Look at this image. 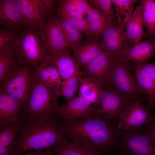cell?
Wrapping results in <instances>:
<instances>
[{
  "instance_id": "obj_18",
  "label": "cell",
  "mask_w": 155,
  "mask_h": 155,
  "mask_svg": "<svg viewBox=\"0 0 155 155\" xmlns=\"http://www.w3.org/2000/svg\"><path fill=\"white\" fill-rule=\"evenodd\" d=\"M154 54L155 39L148 38L129 48L118 57L135 65H140L148 63Z\"/></svg>"
},
{
  "instance_id": "obj_32",
  "label": "cell",
  "mask_w": 155,
  "mask_h": 155,
  "mask_svg": "<svg viewBox=\"0 0 155 155\" xmlns=\"http://www.w3.org/2000/svg\"><path fill=\"white\" fill-rule=\"evenodd\" d=\"M19 38L10 30L6 28L0 29V52L13 49Z\"/></svg>"
},
{
  "instance_id": "obj_38",
  "label": "cell",
  "mask_w": 155,
  "mask_h": 155,
  "mask_svg": "<svg viewBox=\"0 0 155 155\" xmlns=\"http://www.w3.org/2000/svg\"><path fill=\"white\" fill-rule=\"evenodd\" d=\"M144 129L155 140V119L145 126Z\"/></svg>"
},
{
  "instance_id": "obj_3",
  "label": "cell",
  "mask_w": 155,
  "mask_h": 155,
  "mask_svg": "<svg viewBox=\"0 0 155 155\" xmlns=\"http://www.w3.org/2000/svg\"><path fill=\"white\" fill-rule=\"evenodd\" d=\"M60 96L57 86L47 84L33 73L29 99L22 119L25 121L56 116Z\"/></svg>"
},
{
  "instance_id": "obj_35",
  "label": "cell",
  "mask_w": 155,
  "mask_h": 155,
  "mask_svg": "<svg viewBox=\"0 0 155 155\" xmlns=\"http://www.w3.org/2000/svg\"><path fill=\"white\" fill-rule=\"evenodd\" d=\"M35 69L36 75L42 82L49 85L50 76L48 71L44 64Z\"/></svg>"
},
{
  "instance_id": "obj_33",
  "label": "cell",
  "mask_w": 155,
  "mask_h": 155,
  "mask_svg": "<svg viewBox=\"0 0 155 155\" xmlns=\"http://www.w3.org/2000/svg\"><path fill=\"white\" fill-rule=\"evenodd\" d=\"M47 68L50 76L49 85L55 86L59 88L62 81L60 73L56 67L53 65L44 64Z\"/></svg>"
},
{
  "instance_id": "obj_40",
  "label": "cell",
  "mask_w": 155,
  "mask_h": 155,
  "mask_svg": "<svg viewBox=\"0 0 155 155\" xmlns=\"http://www.w3.org/2000/svg\"><path fill=\"white\" fill-rule=\"evenodd\" d=\"M151 113L154 116V119H155V106L154 108L151 110Z\"/></svg>"
},
{
  "instance_id": "obj_24",
  "label": "cell",
  "mask_w": 155,
  "mask_h": 155,
  "mask_svg": "<svg viewBox=\"0 0 155 155\" xmlns=\"http://www.w3.org/2000/svg\"><path fill=\"white\" fill-rule=\"evenodd\" d=\"M85 15L84 18L91 37L100 38L108 24L106 19L99 10L93 7Z\"/></svg>"
},
{
  "instance_id": "obj_19",
  "label": "cell",
  "mask_w": 155,
  "mask_h": 155,
  "mask_svg": "<svg viewBox=\"0 0 155 155\" xmlns=\"http://www.w3.org/2000/svg\"><path fill=\"white\" fill-rule=\"evenodd\" d=\"M144 25L141 8L138 4L126 23L123 32L124 37L131 47L140 42L148 35L144 30Z\"/></svg>"
},
{
  "instance_id": "obj_41",
  "label": "cell",
  "mask_w": 155,
  "mask_h": 155,
  "mask_svg": "<svg viewBox=\"0 0 155 155\" xmlns=\"http://www.w3.org/2000/svg\"><path fill=\"white\" fill-rule=\"evenodd\" d=\"M24 155H36V154L35 152L34 153H32L30 152Z\"/></svg>"
},
{
  "instance_id": "obj_8",
  "label": "cell",
  "mask_w": 155,
  "mask_h": 155,
  "mask_svg": "<svg viewBox=\"0 0 155 155\" xmlns=\"http://www.w3.org/2000/svg\"><path fill=\"white\" fill-rule=\"evenodd\" d=\"M120 131L118 152L123 155H155V140L144 129Z\"/></svg>"
},
{
  "instance_id": "obj_23",
  "label": "cell",
  "mask_w": 155,
  "mask_h": 155,
  "mask_svg": "<svg viewBox=\"0 0 155 155\" xmlns=\"http://www.w3.org/2000/svg\"><path fill=\"white\" fill-rule=\"evenodd\" d=\"M79 89L78 96L84 97L94 104L99 101L103 86L94 80L84 77L81 79Z\"/></svg>"
},
{
  "instance_id": "obj_2",
  "label": "cell",
  "mask_w": 155,
  "mask_h": 155,
  "mask_svg": "<svg viewBox=\"0 0 155 155\" xmlns=\"http://www.w3.org/2000/svg\"><path fill=\"white\" fill-rule=\"evenodd\" d=\"M56 117L23 121L16 142L14 155H22L32 150L48 149L68 141Z\"/></svg>"
},
{
  "instance_id": "obj_1",
  "label": "cell",
  "mask_w": 155,
  "mask_h": 155,
  "mask_svg": "<svg viewBox=\"0 0 155 155\" xmlns=\"http://www.w3.org/2000/svg\"><path fill=\"white\" fill-rule=\"evenodd\" d=\"M62 132L72 142L88 148L106 151L117 148L120 131L114 122L103 118L91 117L61 122Z\"/></svg>"
},
{
  "instance_id": "obj_13",
  "label": "cell",
  "mask_w": 155,
  "mask_h": 155,
  "mask_svg": "<svg viewBox=\"0 0 155 155\" xmlns=\"http://www.w3.org/2000/svg\"><path fill=\"white\" fill-rule=\"evenodd\" d=\"M40 30L47 54L51 56L66 49L67 44L57 18L50 17Z\"/></svg>"
},
{
  "instance_id": "obj_9",
  "label": "cell",
  "mask_w": 155,
  "mask_h": 155,
  "mask_svg": "<svg viewBox=\"0 0 155 155\" xmlns=\"http://www.w3.org/2000/svg\"><path fill=\"white\" fill-rule=\"evenodd\" d=\"M142 100L133 101L126 110L116 125L120 131H130L142 129L143 126L154 118L142 103Z\"/></svg>"
},
{
  "instance_id": "obj_21",
  "label": "cell",
  "mask_w": 155,
  "mask_h": 155,
  "mask_svg": "<svg viewBox=\"0 0 155 155\" xmlns=\"http://www.w3.org/2000/svg\"><path fill=\"white\" fill-rule=\"evenodd\" d=\"M0 24L15 28L26 24L22 13L16 0H0Z\"/></svg>"
},
{
  "instance_id": "obj_22",
  "label": "cell",
  "mask_w": 155,
  "mask_h": 155,
  "mask_svg": "<svg viewBox=\"0 0 155 155\" xmlns=\"http://www.w3.org/2000/svg\"><path fill=\"white\" fill-rule=\"evenodd\" d=\"M24 124L20 119L12 124H0V155H14L16 137Z\"/></svg>"
},
{
  "instance_id": "obj_17",
  "label": "cell",
  "mask_w": 155,
  "mask_h": 155,
  "mask_svg": "<svg viewBox=\"0 0 155 155\" xmlns=\"http://www.w3.org/2000/svg\"><path fill=\"white\" fill-rule=\"evenodd\" d=\"M45 63L55 66L62 80L75 76L83 75V71L80 69L73 56L67 49L53 55L48 56Z\"/></svg>"
},
{
  "instance_id": "obj_25",
  "label": "cell",
  "mask_w": 155,
  "mask_h": 155,
  "mask_svg": "<svg viewBox=\"0 0 155 155\" xmlns=\"http://www.w3.org/2000/svg\"><path fill=\"white\" fill-rule=\"evenodd\" d=\"M48 149L54 155H100L97 151L68 141Z\"/></svg>"
},
{
  "instance_id": "obj_11",
  "label": "cell",
  "mask_w": 155,
  "mask_h": 155,
  "mask_svg": "<svg viewBox=\"0 0 155 155\" xmlns=\"http://www.w3.org/2000/svg\"><path fill=\"white\" fill-rule=\"evenodd\" d=\"M25 20L26 26L41 30L46 23L50 13L40 0H16Z\"/></svg>"
},
{
  "instance_id": "obj_30",
  "label": "cell",
  "mask_w": 155,
  "mask_h": 155,
  "mask_svg": "<svg viewBox=\"0 0 155 155\" xmlns=\"http://www.w3.org/2000/svg\"><path fill=\"white\" fill-rule=\"evenodd\" d=\"M92 7L99 10L106 19L108 24L118 26L112 8L111 0H88Z\"/></svg>"
},
{
  "instance_id": "obj_34",
  "label": "cell",
  "mask_w": 155,
  "mask_h": 155,
  "mask_svg": "<svg viewBox=\"0 0 155 155\" xmlns=\"http://www.w3.org/2000/svg\"><path fill=\"white\" fill-rule=\"evenodd\" d=\"M70 1L75 6L76 11L84 16L85 15L86 13L92 8L88 0H70Z\"/></svg>"
},
{
  "instance_id": "obj_42",
  "label": "cell",
  "mask_w": 155,
  "mask_h": 155,
  "mask_svg": "<svg viewBox=\"0 0 155 155\" xmlns=\"http://www.w3.org/2000/svg\"><path fill=\"white\" fill-rule=\"evenodd\" d=\"M114 155H123L122 154L118 152L117 153L115 154Z\"/></svg>"
},
{
  "instance_id": "obj_15",
  "label": "cell",
  "mask_w": 155,
  "mask_h": 155,
  "mask_svg": "<svg viewBox=\"0 0 155 155\" xmlns=\"http://www.w3.org/2000/svg\"><path fill=\"white\" fill-rule=\"evenodd\" d=\"M92 111V104L84 97L78 96L59 106L57 116L64 121L81 120L91 117Z\"/></svg>"
},
{
  "instance_id": "obj_5",
  "label": "cell",
  "mask_w": 155,
  "mask_h": 155,
  "mask_svg": "<svg viewBox=\"0 0 155 155\" xmlns=\"http://www.w3.org/2000/svg\"><path fill=\"white\" fill-rule=\"evenodd\" d=\"M28 64L17 62L0 82L1 90L18 101L24 108L28 101L33 74Z\"/></svg>"
},
{
  "instance_id": "obj_16",
  "label": "cell",
  "mask_w": 155,
  "mask_h": 155,
  "mask_svg": "<svg viewBox=\"0 0 155 155\" xmlns=\"http://www.w3.org/2000/svg\"><path fill=\"white\" fill-rule=\"evenodd\" d=\"M124 31L118 26L108 24L102 34L105 51L115 59L131 47L124 37Z\"/></svg>"
},
{
  "instance_id": "obj_27",
  "label": "cell",
  "mask_w": 155,
  "mask_h": 155,
  "mask_svg": "<svg viewBox=\"0 0 155 155\" xmlns=\"http://www.w3.org/2000/svg\"><path fill=\"white\" fill-rule=\"evenodd\" d=\"M140 6L144 25L151 39L155 37V0H142Z\"/></svg>"
},
{
  "instance_id": "obj_10",
  "label": "cell",
  "mask_w": 155,
  "mask_h": 155,
  "mask_svg": "<svg viewBox=\"0 0 155 155\" xmlns=\"http://www.w3.org/2000/svg\"><path fill=\"white\" fill-rule=\"evenodd\" d=\"M129 66L140 89L147 96L148 104L146 107L149 112L155 106V63L140 65L129 63Z\"/></svg>"
},
{
  "instance_id": "obj_28",
  "label": "cell",
  "mask_w": 155,
  "mask_h": 155,
  "mask_svg": "<svg viewBox=\"0 0 155 155\" xmlns=\"http://www.w3.org/2000/svg\"><path fill=\"white\" fill-rule=\"evenodd\" d=\"M116 11L119 27L124 30L126 23L133 13L135 0H111Z\"/></svg>"
},
{
  "instance_id": "obj_14",
  "label": "cell",
  "mask_w": 155,
  "mask_h": 155,
  "mask_svg": "<svg viewBox=\"0 0 155 155\" xmlns=\"http://www.w3.org/2000/svg\"><path fill=\"white\" fill-rule=\"evenodd\" d=\"M73 57L79 68L84 69L95 58L105 51L102 39L87 38L73 49Z\"/></svg>"
},
{
  "instance_id": "obj_37",
  "label": "cell",
  "mask_w": 155,
  "mask_h": 155,
  "mask_svg": "<svg viewBox=\"0 0 155 155\" xmlns=\"http://www.w3.org/2000/svg\"><path fill=\"white\" fill-rule=\"evenodd\" d=\"M44 8L51 14L55 8V1L52 0H40Z\"/></svg>"
},
{
  "instance_id": "obj_39",
  "label": "cell",
  "mask_w": 155,
  "mask_h": 155,
  "mask_svg": "<svg viewBox=\"0 0 155 155\" xmlns=\"http://www.w3.org/2000/svg\"><path fill=\"white\" fill-rule=\"evenodd\" d=\"M36 155H54L53 153L49 149L45 150H37L35 152Z\"/></svg>"
},
{
  "instance_id": "obj_12",
  "label": "cell",
  "mask_w": 155,
  "mask_h": 155,
  "mask_svg": "<svg viewBox=\"0 0 155 155\" xmlns=\"http://www.w3.org/2000/svg\"><path fill=\"white\" fill-rule=\"evenodd\" d=\"M115 59L104 51L95 58L84 69L83 75L91 78L103 86L110 80Z\"/></svg>"
},
{
  "instance_id": "obj_29",
  "label": "cell",
  "mask_w": 155,
  "mask_h": 155,
  "mask_svg": "<svg viewBox=\"0 0 155 155\" xmlns=\"http://www.w3.org/2000/svg\"><path fill=\"white\" fill-rule=\"evenodd\" d=\"M82 78V76L77 75L62 80L59 88L60 95L67 102L74 98Z\"/></svg>"
},
{
  "instance_id": "obj_26",
  "label": "cell",
  "mask_w": 155,
  "mask_h": 155,
  "mask_svg": "<svg viewBox=\"0 0 155 155\" xmlns=\"http://www.w3.org/2000/svg\"><path fill=\"white\" fill-rule=\"evenodd\" d=\"M59 23L66 42L67 46L73 49L80 42L82 35L81 31L68 20L59 16Z\"/></svg>"
},
{
  "instance_id": "obj_6",
  "label": "cell",
  "mask_w": 155,
  "mask_h": 155,
  "mask_svg": "<svg viewBox=\"0 0 155 155\" xmlns=\"http://www.w3.org/2000/svg\"><path fill=\"white\" fill-rule=\"evenodd\" d=\"M133 101L117 92L108 84L103 87L98 102L92 104L91 117L106 119L116 124Z\"/></svg>"
},
{
  "instance_id": "obj_20",
  "label": "cell",
  "mask_w": 155,
  "mask_h": 155,
  "mask_svg": "<svg viewBox=\"0 0 155 155\" xmlns=\"http://www.w3.org/2000/svg\"><path fill=\"white\" fill-rule=\"evenodd\" d=\"M24 108L19 102L0 90V124H11L22 119Z\"/></svg>"
},
{
  "instance_id": "obj_4",
  "label": "cell",
  "mask_w": 155,
  "mask_h": 155,
  "mask_svg": "<svg viewBox=\"0 0 155 155\" xmlns=\"http://www.w3.org/2000/svg\"><path fill=\"white\" fill-rule=\"evenodd\" d=\"M26 26L15 44L14 52L18 62L28 63L36 69L45 63L49 55L40 30Z\"/></svg>"
},
{
  "instance_id": "obj_7",
  "label": "cell",
  "mask_w": 155,
  "mask_h": 155,
  "mask_svg": "<svg viewBox=\"0 0 155 155\" xmlns=\"http://www.w3.org/2000/svg\"><path fill=\"white\" fill-rule=\"evenodd\" d=\"M129 62L115 59L109 84L116 92L133 101L145 98L134 75L131 72Z\"/></svg>"
},
{
  "instance_id": "obj_36",
  "label": "cell",
  "mask_w": 155,
  "mask_h": 155,
  "mask_svg": "<svg viewBox=\"0 0 155 155\" xmlns=\"http://www.w3.org/2000/svg\"><path fill=\"white\" fill-rule=\"evenodd\" d=\"M58 3V9L68 11H76L75 6L70 0L59 1Z\"/></svg>"
},
{
  "instance_id": "obj_31",
  "label": "cell",
  "mask_w": 155,
  "mask_h": 155,
  "mask_svg": "<svg viewBox=\"0 0 155 155\" xmlns=\"http://www.w3.org/2000/svg\"><path fill=\"white\" fill-rule=\"evenodd\" d=\"M17 62L14 49L0 52V82Z\"/></svg>"
}]
</instances>
